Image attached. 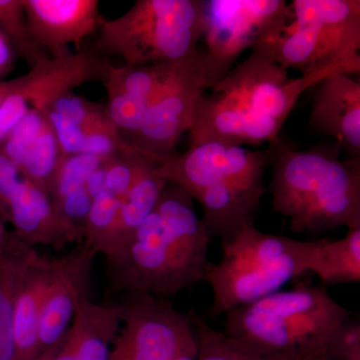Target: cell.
<instances>
[{
	"label": "cell",
	"instance_id": "1",
	"mask_svg": "<svg viewBox=\"0 0 360 360\" xmlns=\"http://www.w3.org/2000/svg\"><path fill=\"white\" fill-rule=\"evenodd\" d=\"M210 241L193 198L167 184L129 243L106 257L108 290L177 295L205 281Z\"/></svg>",
	"mask_w": 360,
	"mask_h": 360
},
{
	"label": "cell",
	"instance_id": "2",
	"mask_svg": "<svg viewBox=\"0 0 360 360\" xmlns=\"http://www.w3.org/2000/svg\"><path fill=\"white\" fill-rule=\"evenodd\" d=\"M333 75L290 78L283 66L251 51L201 96L188 130L191 144L214 141L259 148L271 143L303 92Z\"/></svg>",
	"mask_w": 360,
	"mask_h": 360
},
{
	"label": "cell",
	"instance_id": "3",
	"mask_svg": "<svg viewBox=\"0 0 360 360\" xmlns=\"http://www.w3.org/2000/svg\"><path fill=\"white\" fill-rule=\"evenodd\" d=\"M269 160V148L259 150L207 141L191 144L184 155L168 156L153 174L198 201L208 236L224 243L253 221L266 191Z\"/></svg>",
	"mask_w": 360,
	"mask_h": 360
},
{
	"label": "cell",
	"instance_id": "4",
	"mask_svg": "<svg viewBox=\"0 0 360 360\" xmlns=\"http://www.w3.org/2000/svg\"><path fill=\"white\" fill-rule=\"evenodd\" d=\"M272 210L295 233L360 229V158L342 160L341 149L302 150L269 143Z\"/></svg>",
	"mask_w": 360,
	"mask_h": 360
},
{
	"label": "cell",
	"instance_id": "5",
	"mask_svg": "<svg viewBox=\"0 0 360 360\" xmlns=\"http://www.w3.org/2000/svg\"><path fill=\"white\" fill-rule=\"evenodd\" d=\"M290 15L251 51L305 75H359V0H293Z\"/></svg>",
	"mask_w": 360,
	"mask_h": 360
},
{
	"label": "cell",
	"instance_id": "6",
	"mask_svg": "<svg viewBox=\"0 0 360 360\" xmlns=\"http://www.w3.org/2000/svg\"><path fill=\"white\" fill-rule=\"evenodd\" d=\"M224 335L272 354L321 352L352 312L323 285L300 284L224 314Z\"/></svg>",
	"mask_w": 360,
	"mask_h": 360
},
{
	"label": "cell",
	"instance_id": "7",
	"mask_svg": "<svg viewBox=\"0 0 360 360\" xmlns=\"http://www.w3.org/2000/svg\"><path fill=\"white\" fill-rule=\"evenodd\" d=\"M321 240L303 241L260 231L248 222L221 243L222 257L208 265L210 312L219 316L277 292L309 271Z\"/></svg>",
	"mask_w": 360,
	"mask_h": 360
},
{
	"label": "cell",
	"instance_id": "8",
	"mask_svg": "<svg viewBox=\"0 0 360 360\" xmlns=\"http://www.w3.org/2000/svg\"><path fill=\"white\" fill-rule=\"evenodd\" d=\"M96 49L127 65L172 63L200 49L201 0H137L115 20L101 16Z\"/></svg>",
	"mask_w": 360,
	"mask_h": 360
},
{
	"label": "cell",
	"instance_id": "9",
	"mask_svg": "<svg viewBox=\"0 0 360 360\" xmlns=\"http://www.w3.org/2000/svg\"><path fill=\"white\" fill-rule=\"evenodd\" d=\"M290 15L284 0H201L200 49L208 89L238 65L260 37Z\"/></svg>",
	"mask_w": 360,
	"mask_h": 360
},
{
	"label": "cell",
	"instance_id": "10",
	"mask_svg": "<svg viewBox=\"0 0 360 360\" xmlns=\"http://www.w3.org/2000/svg\"><path fill=\"white\" fill-rule=\"evenodd\" d=\"M110 360H175L198 347L191 314L146 293L129 292Z\"/></svg>",
	"mask_w": 360,
	"mask_h": 360
},
{
	"label": "cell",
	"instance_id": "11",
	"mask_svg": "<svg viewBox=\"0 0 360 360\" xmlns=\"http://www.w3.org/2000/svg\"><path fill=\"white\" fill-rule=\"evenodd\" d=\"M208 89L200 49L175 63L169 77L149 105L139 131L129 143L155 162L172 155L182 134L191 129L196 104Z\"/></svg>",
	"mask_w": 360,
	"mask_h": 360
},
{
	"label": "cell",
	"instance_id": "12",
	"mask_svg": "<svg viewBox=\"0 0 360 360\" xmlns=\"http://www.w3.org/2000/svg\"><path fill=\"white\" fill-rule=\"evenodd\" d=\"M0 208L25 245L63 246L73 243L58 219L49 194L22 176L13 160L0 149Z\"/></svg>",
	"mask_w": 360,
	"mask_h": 360
},
{
	"label": "cell",
	"instance_id": "13",
	"mask_svg": "<svg viewBox=\"0 0 360 360\" xmlns=\"http://www.w3.org/2000/svg\"><path fill=\"white\" fill-rule=\"evenodd\" d=\"M96 251L82 243L53 260L51 283L45 295L39 326V354L63 340L78 307L89 297Z\"/></svg>",
	"mask_w": 360,
	"mask_h": 360
},
{
	"label": "cell",
	"instance_id": "14",
	"mask_svg": "<svg viewBox=\"0 0 360 360\" xmlns=\"http://www.w3.org/2000/svg\"><path fill=\"white\" fill-rule=\"evenodd\" d=\"M33 41L49 58L70 56L89 35L96 34L101 14L97 0H22Z\"/></svg>",
	"mask_w": 360,
	"mask_h": 360
},
{
	"label": "cell",
	"instance_id": "15",
	"mask_svg": "<svg viewBox=\"0 0 360 360\" xmlns=\"http://www.w3.org/2000/svg\"><path fill=\"white\" fill-rule=\"evenodd\" d=\"M108 60L96 47H84L65 58H45L26 75L6 82L9 94L25 99L30 110H44L58 96L87 82H103Z\"/></svg>",
	"mask_w": 360,
	"mask_h": 360
},
{
	"label": "cell",
	"instance_id": "16",
	"mask_svg": "<svg viewBox=\"0 0 360 360\" xmlns=\"http://www.w3.org/2000/svg\"><path fill=\"white\" fill-rule=\"evenodd\" d=\"M315 86L310 129L333 137L348 160L360 158V82L352 75L335 73Z\"/></svg>",
	"mask_w": 360,
	"mask_h": 360
},
{
	"label": "cell",
	"instance_id": "17",
	"mask_svg": "<svg viewBox=\"0 0 360 360\" xmlns=\"http://www.w3.org/2000/svg\"><path fill=\"white\" fill-rule=\"evenodd\" d=\"M53 269V260L34 250L23 270L13 309L16 360H34L39 355L40 314Z\"/></svg>",
	"mask_w": 360,
	"mask_h": 360
},
{
	"label": "cell",
	"instance_id": "18",
	"mask_svg": "<svg viewBox=\"0 0 360 360\" xmlns=\"http://www.w3.org/2000/svg\"><path fill=\"white\" fill-rule=\"evenodd\" d=\"M122 319V304H98L84 300L68 329L73 340V360H110Z\"/></svg>",
	"mask_w": 360,
	"mask_h": 360
},
{
	"label": "cell",
	"instance_id": "19",
	"mask_svg": "<svg viewBox=\"0 0 360 360\" xmlns=\"http://www.w3.org/2000/svg\"><path fill=\"white\" fill-rule=\"evenodd\" d=\"M0 148L15 163L25 179L49 193L52 175L61 155L58 139L49 120L41 131L32 139L15 144L4 142Z\"/></svg>",
	"mask_w": 360,
	"mask_h": 360
},
{
	"label": "cell",
	"instance_id": "20",
	"mask_svg": "<svg viewBox=\"0 0 360 360\" xmlns=\"http://www.w3.org/2000/svg\"><path fill=\"white\" fill-rule=\"evenodd\" d=\"M155 167L142 175L120 201L115 231L104 257H108L127 245L158 205L167 182L153 174Z\"/></svg>",
	"mask_w": 360,
	"mask_h": 360
},
{
	"label": "cell",
	"instance_id": "21",
	"mask_svg": "<svg viewBox=\"0 0 360 360\" xmlns=\"http://www.w3.org/2000/svg\"><path fill=\"white\" fill-rule=\"evenodd\" d=\"M309 271L319 276L324 288L359 283L360 229H348L338 240L321 239Z\"/></svg>",
	"mask_w": 360,
	"mask_h": 360
},
{
	"label": "cell",
	"instance_id": "22",
	"mask_svg": "<svg viewBox=\"0 0 360 360\" xmlns=\"http://www.w3.org/2000/svg\"><path fill=\"white\" fill-rule=\"evenodd\" d=\"M34 248L22 245L0 258V360H16L13 309L21 276Z\"/></svg>",
	"mask_w": 360,
	"mask_h": 360
},
{
	"label": "cell",
	"instance_id": "23",
	"mask_svg": "<svg viewBox=\"0 0 360 360\" xmlns=\"http://www.w3.org/2000/svg\"><path fill=\"white\" fill-rule=\"evenodd\" d=\"M179 63V61H177ZM176 63L116 68L106 63L103 84L106 94H123L150 105Z\"/></svg>",
	"mask_w": 360,
	"mask_h": 360
},
{
	"label": "cell",
	"instance_id": "24",
	"mask_svg": "<svg viewBox=\"0 0 360 360\" xmlns=\"http://www.w3.org/2000/svg\"><path fill=\"white\" fill-rule=\"evenodd\" d=\"M0 32L30 68L41 59L49 58L33 41L22 0H0Z\"/></svg>",
	"mask_w": 360,
	"mask_h": 360
},
{
	"label": "cell",
	"instance_id": "25",
	"mask_svg": "<svg viewBox=\"0 0 360 360\" xmlns=\"http://www.w3.org/2000/svg\"><path fill=\"white\" fill-rule=\"evenodd\" d=\"M120 201L106 189L92 200L84 225L82 243L96 251V255H105L108 252Z\"/></svg>",
	"mask_w": 360,
	"mask_h": 360
},
{
	"label": "cell",
	"instance_id": "26",
	"mask_svg": "<svg viewBox=\"0 0 360 360\" xmlns=\"http://www.w3.org/2000/svg\"><path fill=\"white\" fill-rule=\"evenodd\" d=\"M106 160H108L87 153L60 155L49 188L52 203L58 202L70 194L84 191L89 175Z\"/></svg>",
	"mask_w": 360,
	"mask_h": 360
},
{
	"label": "cell",
	"instance_id": "27",
	"mask_svg": "<svg viewBox=\"0 0 360 360\" xmlns=\"http://www.w3.org/2000/svg\"><path fill=\"white\" fill-rule=\"evenodd\" d=\"M46 108H51L58 115H63L82 130L94 127L110 117L106 106L90 103L86 99L75 96L72 92L58 96Z\"/></svg>",
	"mask_w": 360,
	"mask_h": 360
},
{
	"label": "cell",
	"instance_id": "28",
	"mask_svg": "<svg viewBox=\"0 0 360 360\" xmlns=\"http://www.w3.org/2000/svg\"><path fill=\"white\" fill-rule=\"evenodd\" d=\"M51 125L58 139L61 156H70L82 153L84 130L78 125L66 120L56 111L46 108L42 110Z\"/></svg>",
	"mask_w": 360,
	"mask_h": 360
},
{
	"label": "cell",
	"instance_id": "29",
	"mask_svg": "<svg viewBox=\"0 0 360 360\" xmlns=\"http://www.w3.org/2000/svg\"><path fill=\"white\" fill-rule=\"evenodd\" d=\"M30 110L25 99L18 94H9L0 108V148L14 127Z\"/></svg>",
	"mask_w": 360,
	"mask_h": 360
},
{
	"label": "cell",
	"instance_id": "30",
	"mask_svg": "<svg viewBox=\"0 0 360 360\" xmlns=\"http://www.w3.org/2000/svg\"><path fill=\"white\" fill-rule=\"evenodd\" d=\"M106 163H108V160H106L101 167L94 170V172L89 175L86 182H85V189H86L87 193L89 194L92 200L96 198L97 194L103 193V191L106 189Z\"/></svg>",
	"mask_w": 360,
	"mask_h": 360
},
{
	"label": "cell",
	"instance_id": "31",
	"mask_svg": "<svg viewBox=\"0 0 360 360\" xmlns=\"http://www.w3.org/2000/svg\"><path fill=\"white\" fill-rule=\"evenodd\" d=\"M324 349L326 348L321 352L309 354H272L258 352L257 349L253 348V354L250 360H314Z\"/></svg>",
	"mask_w": 360,
	"mask_h": 360
},
{
	"label": "cell",
	"instance_id": "32",
	"mask_svg": "<svg viewBox=\"0 0 360 360\" xmlns=\"http://www.w3.org/2000/svg\"><path fill=\"white\" fill-rule=\"evenodd\" d=\"M22 245L25 243L16 238L13 232L7 231L0 221V258L18 250Z\"/></svg>",
	"mask_w": 360,
	"mask_h": 360
},
{
	"label": "cell",
	"instance_id": "33",
	"mask_svg": "<svg viewBox=\"0 0 360 360\" xmlns=\"http://www.w3.org/2000/svg\"><path fill=\"white\" fill-rule=\"evenodd\" d=\"M13 49L0 32V77L7 72L13 63Z\"/></svg>",
	"mask_w": 360,
	"mask_h": 360
},
{
	"label": "cell",
	"instance_id": "34",
	"mask_svg": "<svg viewBox=\"0 0 360 360\" xmlns=\"http://www.w3.org/2000/svg\"><path fill=\"white\" fill-rule=\"evenodd\" d=\"M314 360H360V357L345 356V355L331 352V350H329L328 348L326 347V349Z\"/></svg>",
	"mask_w": 360,
	"mask_h": 360
},
{
	"label": "cell",
	"instance_id": "35",
	"mask_svg": "<svg viewBox=\"0 0 360 360\" xmlns=\"http://www.w3.org/2000/svg\"><path fill=\"white\" fill-rule=\"evenodd\" d=\"M61 341V340H60ZM60 341L58 343H56L54 347L49 348V349L45 350V352H41L34 360H52L53 359L54 355H56V352H58L59 345H60Z\"/></svg>",
	"mask_w": 360,
	"mask_h": 360
},
{
	"label": "cell",
	"instance_id": "36",
	"mask_svg": "<svg viewBox=\"0 0 360 360\" xmlns=\"http://www.w3.org/2000/svg\"><path fill=\"white\" fill-rule=\"evenodd\" d=\"M198 347L194 348L193 350H189V352H186L182 355H180L179 359L175 360H198Z\"/></svg>",
	"mask_w": 360,
	"mask_h": 360
}]
</instances>
